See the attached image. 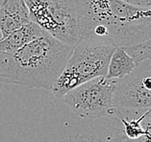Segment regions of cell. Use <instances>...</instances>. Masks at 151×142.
Returning a JSON list of instances; mask_svg holds the SVG:
<instances>
[{"mask_svg": "<svg viewBox=\"0 0 151 142\" xmlns=\"http://www.w3.org/2000/svg\"><path fill=\"white\" fill-rule=\"evenodd\" d=\"M34 23L58 41L75 46L81 36L77 0H23Z\"/></svg>", "mask_w": 151, "mask_h": 142, "instance_id": "cell-4", "label": "cell"}, {"mask_svg": "<svg viewBox=\"0 0 151 142\" xmlns=\"http://www.w3.org/2000/svg\"><path fill=\"white\" fill-rule=\"evenodd\" d=\"M114 108L134 111L151 108V59L139 61L130 74L116 80Z\"/></svg>", "mask_w": 151, "mask_h": 142, "instance_id": "cell-6", "label": "cell"}, {"mask_svg": "<svg viewBox=\"0 0 151 142\" xmlns=\"http://www.w3.org/2000/svg\"><path fill=\"white\" fill-rule=\"evenodd\" d=\"M111 116L119 121L110 142H151V108L146 111L114 110Z\"/></svg>", "mask_w": 151, "mask_h": 142, "instance_id": "cell-7", "label": "cell"}, {"mask_svg": "<svg viewBox=\"0 0 151 142\" xmlns=\"http://www.w3.org/2000/svg\"><path fill=\"white\" fill-rule=\"evenodd\" d=\"M45 32L33 21L0 39V53H14L42 36Z\"/></svg>", "mask_w": 151, "mask_h": 142, "instance_id": "cell-9", "label": "cell"}, {"mask_svg": "<svg viewBox=\"0 0 151 142\" xmlns=\"http://www.w3.org/2000/svg\"><path fill=\"white\" fill-rule=\"evenodd\" d=\"M73 47L45 33L14 53H0V83L51 90Z\"/></svg>", "mask_w": 151, "mask_h": 142, "instance_id": "cell-2", "label": "cell"}, {"mask_svg": "<svg viewBox=\"0 0 151 142\" xmlns=\"http://www.w3.org/2000/svg\"><path fill=\"white\" fill-rule=\"evenodd\" d=\"M116 46L93 37H83L73 46L64 70L51 89L56 98H63L69 90L100 76L106 77Z\"/></svg>", "mask_w": 151, "mask_h": 142, "instance_id": "cell-3", "label": "cell"}, {"mask_svg": "<svg viewBox=\"0 0 151 142\" xmlns=\"http://www.w3.org/2000/svg\"><path fill=\"white\" fill-rule=\"evenodd\" d=\"M2 1H3V0H0V3H1V2H2Z\"/></svg>", "mask_w": 151, "mask_h": 142, "instance_id": "cell-14", "label": "cell"}, {"mask_svg": "<svg viewBox=\"0 0 151 142\" xmlns=\"http://www.w3.org/2000/svg\"><path fill=\"white\" fill-rule=\"evenodd\" d=\"M116 80L100 76L83 83L64 95L65 105L81 118L95 119L111 116Z\"/></svg>", "mask_w": 151, "mask_h": 142, "instance_id": "cell-5", "label": "cell"}, {"mask_svg": "<svg viewBox=\"0 0 151 142\" xmlns=\"http://www.w3.org/2000/svg\"><path fill=\"white\" fill-rule=\"evenodd\" d=\"M59 142H95L94 138L89 134H80L77 133L74 136H69L67 139L61 140Z\"/></svg>", "mask_w": 151, "mask_h": 142, "instance_id": "cell-12", "label": "cell"}, {"mask_svg": "<svg viewBox=\"0 0 151 142\" xmlns=\"http://www.w3.org/2000/svg\"><path fill=\"white\" fill-rule=\"evenodd\" d=\"M123 1L138 7H145V8L151 7V0H123Z\"/></svg>", "mask_w": 151, "mask_h": 142, "instance_id": "cell-13", "label": "cell"}, {"mask_svg": "<svg viewBox=\"0 0 151 142\" xmlns=\"http://www.w3.org/2000/svg\"><path fill=\"white\" fill-rule=\"evenodd\" d=\"M136 63L124 47H116L110 60L106 78L117 80L130 74L136 67Z\"/></svg>", "mask_w": 151, "mask_h": 142, "instance_id": "cell-10", "label": "cell"}, {"mask_svg": "<svg viewBox=\"0 0 151 142\" xmlns=\"http://www.w3.org/2000/svg\"><path fill=\"white\" fill-rule=\"evenodd\" d=\"M77 19L81 38H97L124 48L151 39V7L123 0H77Z\"/></svg>", "mask_w": 151, "mask_h": 142, "instance_id": "cell-1", "label": "cell"}, {"mask_svg": "<svg viewBox=\"0 0 151 142\" xmlns=\"http://www.w3.org/2000/svg\"><path fill=\"white\" fill-rule=\"evenodd\" d=\"M127 53L131 56L132 59L137 64L139 61L143 60L151 59V39L143 43L133 47H128L125 48Z\"/></svg>", "mask_w": 151, "mask_h": 142, "instance_id": "cell-11", "label": "cell"}, {"mask_svg": "<svg viewBox=\"0 0 151 142\" xmlns=\"http://www.w3.org/2000/svg\"><path fill=\"white\" fill-rule=\"evenodd\" d=\"M31 21L23 0H3L0 3V33L5 38Z\"/></svg>", "mask_w": 151, "mask_h": 142, "instance_id": "cell-8", "label": "cell"}]
</instances>
